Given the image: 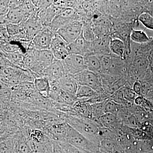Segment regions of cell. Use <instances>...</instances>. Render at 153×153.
Listing matches in <instances>:
<instances>
[{"label": "cell", "mask_w": 153, "mask_h": 153, "mask_svg": "<svg viewBox=\"0 0 153 153\" xmlns=\"http://www.w3.org/2000/svg\"><path fill=\"white\" fill-rule=\"evenodd\" d=\"M22 70L14 66L1 67V81L7 84L12 88L20 83Z\"/></svg>", "instance_id": "9"}, {"label": "cell", "mask_w": 153, "mask_h": 153, "mask_svg": "<svg viewBox=\"0 0 153 153\" xmlns=\"http://www.w3.org/2000/svg\"><path fill=\"white\" fill-rule=\"evenodd\" d=\"M99 93L91 88L85 85H78L76 94L77 101L88 102L98 96Z\"/></svg>", "instance_id": "21"}, {"label": "cell", "mask_w": 153, "mask_h": 153, "mask_svg": "<svg viewBox=\"0 0 153 153\" xmlns=\"http://www.w3.org/2000/svg\"><path fill=\"white\" fill-rule=\"evenodd\" d=\"M0 40L10 42V37L5 25H0Z\"/></svg>", "instance_id": "36"}, {"label": "cell", "mask_w": 153, "mask_h": 153, "mask_svg": "<svg viewBox=\"0 0 153 153\" xmlns=\"http://www.w3.org/2000/svg\"><path fill=\"white\" fill-rule=\"evenodd\" d=\"M9 1L1 0L0 1V19L5 18L8 13L9 9Z\"/></svg>", "instance_id": "35"}, {"label": "cell", "mask_w": 153, "mask_h": 153, "mask_svg": "<svg viewBox=\"0 0 153 153\" xmlns=\"http://www.w3.org/2000/svg\"><path fill=\"white\" fill-rule=\"evenodd\" d=\"M122 91L125 100L131 101L134 99L136 93L133 90L128 88H124Z\"/></svg>", "instance_id": "37"}, {"label": "cell", "mask_w": 153, "mask_h": 153, "mask_svg": "<svg viewBox=\"0 0 153 153\" xmlns=\"http://www.w3.org/2000/svg\"><path fill=\"white\" fill-rule=\"evenodd\" d=\"M66 142L74 147L88 152L95 153L99 146L91 141L66 123Z\"/></svg>", "instance_id": "2"}, {"label": "cell", "mask_w": 153, "mask_h": 153, "mask_svg": "<svg viewBox=\"0 0 153 153\" xmlns=\"http://www.w3.org/2000/svg\"><path fill=\"white\" fill-rule=\"evenodd\" d=\"M28 41H31L34 37L44 28L38 13L31 16L25 22L22 23Z\"/></svg>", "instance_id": "10"}, {"label": "cell", "mask_w": 153, "mask_h": 153, "mask_svg": "<svg viewBox=\"0 0 153 153\" xmlns=\"http://www.w3.org/2000/svg\"><path fill=\"white\" fill-rule=\"evenodd\" d=\"M34 52L36 63L44 71L55 60L53 53L50 50H38L34 49Z\"/></svg>", "instance_id": "14"}, {"label": "cell", "mask_w": 153, "mask_h": 153, "mask_svg": "<svg viewBox=\"0 0 153 153\" xmlns=\"http://www.w3.org/2000/svg\"><path fill=\"white\" fill-rule=\"evenodd\" d=\"M130 38L132 41L138 44L148 43L150 38L147 35L144 30H132L130 34Z\"/></svg>", "instance_id": "25"}, {"label": "cell", "mask_w": 153, "mask_h": 153, "mask_svg": "<svg viewBox=\"0 0 153 153\" xmlns=\"http://www.w3.org/2000/svg\"><path fill=\"white\" fill-rule=\"evenodd\" d=\"M62 62L67 75H74L86 70L82 56L69 54Z\"/></svg>", "instance_id": "8"}, {"label": "cell", "mask_w": 153, "mask_h": 153, "mask_svg": "<svg viewBox=\"0 0 153 153\" xmlns=\"http://www.w3.org/2000/svg\"><path fill=\"white\" fill-rule=\"evenodd\" d=\"M67 45L63 38L55 33L50 48L55 60L62 61L69 55L67 51Z\"/></svg>", "instance_id": "11"}, {"label": "cell", "mask_w": 153, "mask_h": 153, "mask_svg": "<svg viewBox=\"0 0 153 153\" xmlns=\"http://www.w3.org/2000/svg\"><path fill=\"white\" fill-rule=\"evenodd\" d=\"M67 49L68 54L80 55L82 57L94 54L92 42L85 40L82 33L75 41L67 45Z\"/></svg>", "instance_id": "7"}, {"label": "cell", "mask_w": 153, "mask_h": 153, "mask_svg": "<svg viewBox=\"0 0 153 153\" xmlns=\"http://www.w3.org/2000/svg\"><path fill=\"white\" fill-rule=\"evenodd\" d=\"M49 136L54 141L66 142V123L53 125L49 130Z\"/></svg>", "instance_id": "18"}, {"label": "cell", "mask_w": 153, "mask_h": 153, "mask_svg": "<svg viewBox=\"0 0 153 153\" xmlns=\"http://www.w3.org/2000/svg\"><path fill=\"white\" fill-rule=\"evenodd\" d=\"M83 22L74 21L60 28L56 32L66 44H69L75 41L82 33Z\"/></svg>", "instance_id": "5"}, {"label": "cell", "mask_w": 153, "mask_h": 153, "mask_svg": "<svg viewBox=\"0 0 153 153\" xmlns=\"http://www.w3.org/2000/svg\"><path fill=\"white\" fill-rule=\"evenodd\" d=\"M66 119V123L91 141L99 146L97 135L100 127L97 121L90 119L74 116L67 117Z\"/></svg>", "instance_id": "1"}, {"label": "cell", "mask_w": 153, "mask_h": 153, "mask_svg": "<svg viewBox=\"0 0 153 153\" xmlns=\"http://www.w3.org/2000/svg\"><path fill=\"white\" fill-rule=\"evenodd\" d=\"M55 33L49 27H46L34 37L30 47L38 50H50Z\"/></svg>", "instance_id": "6"}, {"label": "cell", "mask_w": 153, "mask_h": 153, "mask_svg": "<svg viewBox=\"0 0 153 153\" xmlns=\"http://www.w3.org/2000/svg\"><path fill=\"white\" fill-rule=\"evenodd\" d=\"M71 76L76 80L78 85L91 88L99 93L101 92L102 84L99 74L85 70Z\"/></svg>", "instance_id": "4"}, {"label": "cell", "mask_w": 153, "mask_h": 153, "mask_svg": "<svg viewBox=\"0 0 153 153\" xmlns=\"http://www.w3.org/2000/svg\"><path fill=\"white\" fill-rule=\"evenodd\" d=\"M12 98V89L10 86L1 81V100H8Z\"/></svg>", "instance_id": "30"}, {"label": "cell", "mask_w": 153, "mask_h": 153, "mask_svg": "<svg viewBox=\"0 0 153 153\" xmlns=\"http://www.w3.org/2000/svg\"><path fill=\"white\" fill-rule=\"evenodd\" d=\"M0 51L6 53H13L22 52L25 54L26 51L23 48L21 43L10 41L7 42L0 41Z\"/></svg>", "instance_id": "23"}, {"label": "cell", "mask_w": 153, "mask_h": 153, "mask_svg": "<svg viewBox=\"0 0 153 153\" xmlns=\"http://www.w3.org/2000/svg\"><path fill=\"white\" fill-rule=\"evenodd\" d=\"M66 74L63 62L61 60H55L49 67L45 69L44 76L49 79V82L58 81Z\"/></svg>", "instance_id": "12"}, {"label": "cell", "mask_w": 153, "mask_h": 153, "mask_svg": "<svg viewBox=\"0 0 153 153\" xmlns=\"http://www.w3.org/2000/svg\"><path fill=\"white\" fill-rule=\"evenodd\" d=\"M139 21L147 28L153 31V16L149 13L145 12L140 15Z\"/></svg>", "instance_id": "28"}, {"label": "cell", "mask_w": 153, "mask_h": 153, "mask_svg": "<svg viewBox=\"0 0 153 153\" xmlns=\"http://www.w3.org/2000/svg\"><path fill=\"white\" fill-rule=\"evenodd\" d=\"M119 107L114 102L109 101L104 105V111L105 113L112 114L116 115L118 113Z\"/></svg>", "instance_id": "33"}, {"label": "cell", "mask_w": 153, "mask_h": 153, "mask_svg": "<svg viewBox=\"0 0 153 153\" xmlns=\"http://www.w3.org/2000/svg\"><path fill=\"white\" fill-rule=\"evenodd\" d=\"M53 1H32L34 6L38 9V13L47 8L53 4Z\"/></svg>", "instance_id": "34"}, {"label": "cell", "mask_w": 153, "mask_h": 153, "mask_svg": "<svg viewBox=\"0 0 153 153\" xmlns=\"http://www.w3.org/2000/svg\"><path fill=\"white\" fill-rule=\"evenodd\" d=\"M110 38L107 36H103L96 38L92 41L94 54L96 55L111 54L109 49Z\"/></svg>", "instance_id": "15"}, {"label": "cell", "mask_w": 153, "mask_h": 153, "mask_svg": "<svg viewBox=\"0 0 153 153\" xmlns=\"http://www.w3.org/2000/svg\"><path fill=\"white\" fill-rule=\"evenodd\" d=\"M141 85L139 82H136L134 84L133 90L136 94H140L141 90Z\"/></svg>", "instance_id": "39"}, {"label": "cell", "mask_w": 153, "mask_h": 153, "mask_svg": "<svg viewBox=\"0 0 153 153\" xmlns=\"http://www.w3.org/2000/svg\"><path fill=\"white\" fill-rule=\"evenodd\" d=\"M99 121L105 128L110 129L116 127L117 125L118 119L115 114L105 113L100 117Z\"/></svg>", "instance_id": "26"}, {"label": "cell", "mask_w": 153, "mask_h": 153, "mask_svg": "<svg viewBox=\"0 0 153 153\" xmlns=\"http://www.w3.org/2000/svg\"><path fill=\"white\" fill-rule=\"evenodd\" d=\"M25 54L22 52L6 53L0 51V55L5 57L14 66L22 70H24L23 66Z\"/></svg>", "instance_id": "24"}, {"label": "cell", "mask_w": 153, "mask_h": 153, "mask_svg": "<svg viewBox=\"0 0 153 153\" xmlns=\"http://www.w3.org/2000/svg\"><path fill=\"white\" fill-rule=\"evenodd\" d=\"M111 53L121 59L123 58L125 52V45L121 39L118 38H111L109 43Z\"/></svg>", "instance_id": "22"}, {"label": "cell", "mask_w": 153, "mask_h": 153, "mask_svg": "<svg viewBox=\"0 0 153 153\" xmlns=\"http://www.w3.org/2000/svg\"><path fill=\"white\" fill-rule=\"evenodd\" d=\"M6 27L10 38L18 36L22 33L24 30L23 25L22 24L18 25L9 23L6 25Z\"/></svg>", "instance_id": "29"}, {"label": "cell", "mask_w": 153, "mask_h": 153, "mask_svg": "<svg viewBox=\"0 0 153 153\" xmlns=\"http://www.w3.org/2000/svg\"><path fill=\"white\" fill-rule=\"evenodd\" d=\"M36 77L32 71L30 69H24L22 70L20 76V82H34Z\"/></svg>", "instance_id": "32"}, {"label": "cell", "mask_w": 153, "mask_h": 153, "mask_svg": "<svg viewBox=\"0 0 153 153\" xmlns=\"http://www.w3.org/2000/svg\"><path fill=\"white\" fill-rule=\"evenodd\" d=\"M82 33L83 37L87 41L92 42L96 39L93 23L89 20L83 22Z\"/></svg>", "instance_id": "27"}, {"label": "cell", "mask_w": 153, "mask_h": 153, "mask_svg": "<svg viewBox=\"0 0 153 153\" xmlns=\"http://www.w3.org/2000/svg\"><path fill=\"white\" fill-rule=\"evenodd\" d=\"M86 70L96 74L101 73V64L98 56L94 54H89L83 57Z\"/></svg>", "instance_id": "19"}, {"label": "cell", "mask_w": 153, "mask_h": 153, "mask_svg": "<svg viewBox=\"0 0 153 153\" xmlns=\"http://www.w3.org/2000/svg\"><path fill=\"white\" fill-rule=\"evenodd\" d=\"M1 153H14L13 143L12 140L1 141Z\"/></svg>", "instance_id": "31"}, {"label": "cell", "mask_w": 153, "mask_h": 153, "mask_svg": "<svg viewBox=\"0 0 153 153\" xmlns=\"http://www.w3.org/2000/svg\"><path fill=\"white\" fill-rule=\"evenodd\" d=\"M63 8L52 4L38 13V16L45 27H49Z\"/></svg>", "instance_id": "13"}, {"label": "cell", "mask_w": 153, "mask_h": 153, "mask_svg": "<svg viewBox=\"0 0 153 153\" xmlns=\"http://www.w3.org/2000/svg\"><path fill=\"white\" fill-rule=\"evenodd\" d=\"M22 1H10L9 7L10 10L19 7L21 6Z\"/></svg>", "instance_id": "38"}, {"label": "cell", "mask_w": 153, "mask_h": 153, "mask_svg": "<svg viewBox=\"0 0 153 153\" xmlns=\"http://www.w3.org/2000/svg\"><path fill=\"white\" fill-rule=\"evenodd\" d=\"M57 83L61 90L76 95L79 85L71 75H66L63 76L57 81Z\"/></svg>", "instance_id": "16"}, {"label": "cell", "mask_w": 153, "mask_h": 153, "mask_svg": "<svg viewBox=\"0 0 153 153\" xmlns=\"http://www.w3.org/2000/svg\"><path fill=\"white\" fill-rule=\"evenodd\" d=\"M34 84L36 91L44 97L49 98L51 85L49 79L47 77L43 76L36 78Z\"/></svg>", "instance_id": "20"}, {"label": "cell", "mask_w": 153, "mask_h": 153, "mask_svg": "<svg viewBox=\"0 0 153 153\" xmlns=\"http://www.w3.org/2000/svg\"><path fill=\"white\" fill-rule=\"evenodd\" d=\"M30 17L29 14L19 7L10 10L6 16V19L8 24L11 23L19 25L25 23Z\"/></svg>", "instance_id": "17"}, {"label": "cell", "mask_w": 153, "mask_h": 153, "mask_svg": "<svg viewBox=\"0 0 153 153\" xmlns=\"http://www.w3.org/2000/svg\"><path fill=\"white\" fill-rule=\"evenodd\" d=\"M83 18V13L81 10L63 8L48 27L56 32L63 26L71 22L74 21L82 22Z\"/></svg>", "instance_id": "3"}]
</instances>
